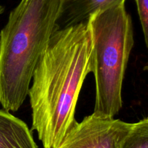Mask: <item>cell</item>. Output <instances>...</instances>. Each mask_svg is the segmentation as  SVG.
<instances>
[{
	"instance_id": "obj_6",
	"label": "cell",
	"mask_w": 148,
	"mask_h": 148,
	"mask_svg": "<svg viewBox=\"0 0 148 148\" xmlns=\"http://www.w3.org/2000/svg\"><path fill=\"white\" fill-rule=\"evenodd\" d=\"M0 148H38L27 124L4 109H0Z\"/></svg>"
},
{
	"instance_id": "obj_1",
	"label": "cell",
	"mask_w": 148,
	"mask_h": 148,
	"mask_svg": "<svg viewBox=\"0 0 148 148\" xmlns=\"http://www.w3.org/2000/svg\"><path fill=\"white\" fill-rule=\"evenodd\" d=\"M92 43L88 23L56 30L33 74L28 90L30 130L43 148H59L76 124L81 89L92 72Z\"/></svg>"
},
{
	"instance_id": "obj_4",
	"label": "cell",
	"mask_w": 148,
	"mask_h": 148,
	"mask_svg": "<svg viewBox=\"0 0 148 148\" xmlns=\"http://www.w3.org/2000/svg\"><path fill=\"white\" fill-rule=\"evenodd\" d=\"M133 125L92 113L80 122L77 121L59 148H119Z\"/></svg>"
},
{
	"instance_id": "obj_9",
	"label": "cell",
	"mask_w": 148,
	"mask_h": 148,
	"mask_svg": "<svg viewBox=\"0 0 148 148\" xmlns=\"http://www.w3.org/2000/svg\"><path fill=\"white\" fill-rule=\"evenodd\" d=\"M4 7H3V6L0 5V14H2V13L4 12Z\"/></svg>"
},
{
	"instance_id": "obj_7",
	"label": "cell",
	"mask_w": 148,
	"mask_h": 148,
	"mask_svg": "<svg viewBox=\"0 0 148 148\" xmlns=\"http://www.w3.org/2000/svg\"><path fill=\"white\" fill-rule=\"evenodd\" d=\"M119 148H148V118L134 123L132 129L121 143Z\"/></svg>"
},
{
	"instance_id": "obj_5",
	"label": "cell",
	"mask_w": 148,
	"mask_h": 148,
	"mask_svg": "<svg viewBox=\"0 0 148 148\" xmlns=\"http://www.w3.org/2000/svg\"><path fill=\"white\" fill-rule=\"evenodd\" d=\"M126 0H62L57 26L59 28L87 23L94 13Z\"/></svg>"
},
{
	"instance_id": "obj_8",
	"label": "cell",
	"mask_w": 148,
	"mask_h": 148,
	"mask_svg": "<svg viewBox=\"0 0 148 148\" xmlns=\"http://www.w3.org/2000/svg\"><path fill=\"white\" fill-rule=\"evenodd\" d=\"M145 46H148V0H135Z\"/></svg>"
},
{
	"instance_id": "obj_3",
	"label": "cell",
	"mask_w": 148,
	"mask_h": 148,
	"mask_svg": "<svg viewBox=\"0 0 148 148\" xmlns=\"http://www.w3.org/2000/svg\"><path fill=\"white\" fill-rule=\"evenodd\" d=\"M126 1L94 13L88 25L92 38L95 97L93 113L114 117L122 108V86L134 44Z\"/></svg>"
},
{
	"instance_id": "obj_2",
	"label": "cell",
	"mask_w": 148,
	"mask_h": 148,
	"mask_svg": "<svg viewBox=\"0 0 148 148\" xmlns=\"http://www.w3.org/2000/svg\"><path fill=\"white\" fill-rule=\"evenodd\" d=\"M62 0H21L0 31V104L18 111L57 26Z\"/></svg>"
}]
</instances>
